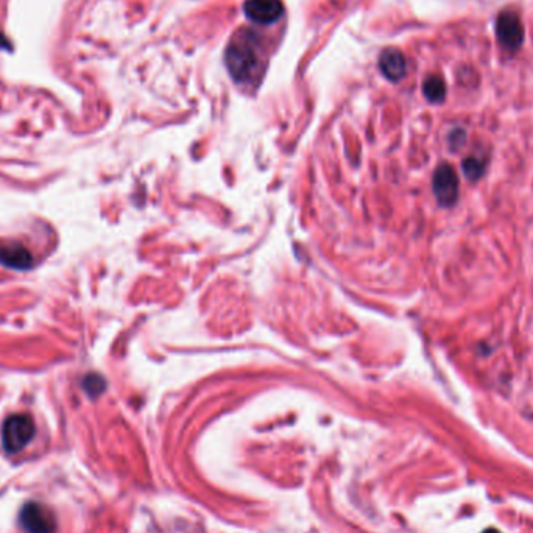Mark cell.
<instances>
[{
    "label": "cell",
    "instance_id": "obj_3",
    "mask_svg": "<svg viewBox=\"0 0 533 533\" xmlns=\"http://www.w3.org/2000/svg\"><path fill=\"white\" fill-rule=\"evenodd\" d=\"M432 189L440 206L449 208L458 200V176L451 164H440L432 176Z\"/></svg>",
    "mask_w": 533,
    "mask_h": 533
},
{
    "label": "cell",
    "instance_id": "obj_2",
    "mask_svg": "<svg viewBox=\"0 0 533 533\" xmlns=\"http://www.w3.org/2000/svg\"><path fill=\"white\" fill-rule=\"evenodd\" d=\"M34 435V423L27 415H13L3 424L2 443L10 454H17L30 443Z\"/></svg>",
    "mask_w": 533,
    "mask_h": 533
},
{
    "label": "cell",
    "instance_id": "obj_7",
    "mask_svg": "<svg viewBox=\"0 0 533 533\" xmlns=\"http://www.w3.org/2000/svg\"><path fill=\"white\" fill-rule=\"evenodd\" d=\"M381 72L392 82H399L405 75V58L398 49H386L379 58Z\"/></svg>",
    "mask_w": 533,
    "mask_h": 533
},
{
    "label": "cell",
    "instance_id": "obj_8",
    "mask_svg": "<svg viewBox=\"0 0 533 533\" xmlns=\"http://www.w3.org/2000/svg\"><path fill=\"white\" fill-rule=\"evenodd\" d=\"M423 93L432 103H440L446 97V84L440 77H429L423 84Z\"/></svg>",
    "mask_w": 533,
    "mask_h": 533
},
{
    "label": "cell",
    "instance_id": "obj_6",
    "mask_svg": "<svg viewBox=\"0 0 533 533\" xmlns=\"http://www.w3.org/2000/svg\"><path fill=\"white\" fill-rule=\"evenodd\" d=\"M244 11L250 21L256 24H273L283 16V2L281 0H246Z\"/></svg>",
    "mask_w": 533,
    "mask_h": 533
},
{
    "label": "cell",
    "instance_id": "obj_9",
    "mask_svg": "<svg viewBox=\"0 0 533 533\" xmlns=\"http://www.w3.org/2000/svg\"><path fill=\"white\" fill-rule=\"evenodd\" d=\"M462 169L469 181H479L486 170V159L484 156H469L463 161Z\"/></svg>",
    "mask_w": 533,
    "mask_h": 533
},
{
    "label": "cell",
    "instance_id": "obj_1",
    "mask_svg": "<svg viewBox=\"0 0 533 533\" xmlns=\"http://www.w3.org/2000/svg\"><path fill=\"white\" fill-rule=\"evenodd\" d=\"M226 66L233 78L237 83H246L254 78L257 71V51L254 49V38L248 32V36H239L228 45Z\"/></svg>",
    "mask_w": 533,
    "mask_h": 533
},
{
    "label": "cell",
    "instance_id": "obj_4",
    "mask_svg": "<svg viewBox=\"0 0 533 533\" xmlns=\"http://www.w3.org/2000/svg\"><path fill=\"white\" fill-rule=\"evenodd\" d=\"M496 33L499 43L508 50H517L524 41V27L514 11H504L496 22Z\"/></svg>",
    "mask_w": 533,
    "mask_h": 533
},
{
    "label": "cell",
    "instance_id": "obj_10",
    "mask_svg": "<svg viewBox=\"0 0 533 533\" xmlns=\"http://www.w3.org/2000/svg\"><path fill=\"white\" fill-rule=\"evenodd\" d=\"M482 533H502V532H499L497 529H493V527H490V529H485Z\"/></svg>",
    "mask_w": 533,
    "mask_h": 533
},
{
    "label": "cell",
    "instance_id": "obj_5",
    "mask_svg": "<svg viewBox=\"0 0 533 533\" xmlns=\"http://www.w3.org/2000/svg\"><path fill=\"white\" fill-rule=\"evenodd\" d=\"M21 524L27 533H54L55 518L43 504H27L21 513Z\"/></svg>",
    "mask_w": 533,
    "mask_h": 533
}]
</instances>
